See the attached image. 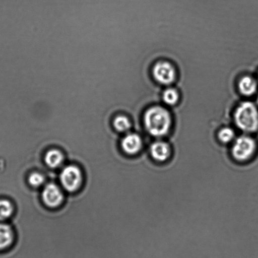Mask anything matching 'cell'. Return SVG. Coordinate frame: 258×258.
Segmentation results:
<instances>
[{
  "mask_svg": "<svg viewBox=\"0 0 258 258\" xmlns=\"http://www.w3.org/2000/svg\"><path fill=\"white\" fill-rule=\"evenodd\" d=\"M240 93L245 96H252L257 91V83L251 77L245 76L242 78L239 82Z\"/></svg>",
  "mask_w": 258,
  "mask_h": 258,
  "instance_id": "9c48e42d",
  "label": "cell"
},
{
  "mask_svg": "<svg viewBox=\"0 0 258 258\" xmlns=\"http://www.w3.org/2000/svg\"><path fill=\"white\" fill-rule=\"evenodd\" d=\"M235 137V133L234 130L230 127H224L222 129L219 133V139L220 142L225 143H229L232 141Z\"/></svg>",
  "mask_w": 258,
  "mask_h": 258,
  "instance_id": "9a60e30c",
  "label": "cell"
},
{
  "mask_svg": "<svg viewBox=\"0 0 258 258\" xmlns=\"http://www.w3.org/2000/svg\"><path fill=\"white\" fill-rule=\"evenodd\" d=\"M29 184L32 186L37 187L42 186L44 182V177L42 175L37 172L31 174L29 177Z\"/></svg>",
  "mask_w": 258,
  "mask_h": 258,
  "instance_id": "2e32d148",
  "label": "cell"
},
{
  "mask_svg": "<svg viewBox=\"0 0 258 258\" xmlns=\"http://www.w3.org/2000/svg\"><path fill=\"white\" fill-rule=\"evenodd\" d=\"M257 103L258 104V96H257Z\"/></svg>",
  "mask_w": 258,
  "mask_h": 258,
  "instance_id": "e0dca14e",
  "label": "cell"
},
{
  "mask_svg": "<svg viewBox=\"0 0 258 258\" xmlns=\"http://www.w3.org/2000/svg\"><path fill=\"white\" fill-rule=\"evenodd\" d=\"M150 154L156 161L164 162L170 157V147L164 142H155L150 147Z\"/></svg>",
  "mask_w": 258,
  "mask_h": 258,
  "instance_id": "ba28073f",
  "label": "cell"
},
{
  "mask_svg": "<svg viewBox=\"0 0 258 258\" xmlns=\"http://www.w3.org/2000/svg\"><path fill=\"white\" fill-rule=\"evenodd\" d=\"M153 75L155 79L163 85L171 84L176 77L174 68L169 62L165 61L159 62L155 65Z\"/></svg>",
  "mask_w": 258,
  "mask_h": 258,
  "instance_id": "5b68a950",
  "label": "cell"
},
{
  "mask_svg": "<svg viewBox=\"0 0 258 258\" xmlns=\"http://www.w3.org/2000/svg\"><path fill=\"white\" fill-rule=\"evenodd\" d=\"M235 124L242 131L253 133L258 130V110L252 102H244L238 106L234 114Z\"/></svg>",
  "mask_w": 258,
  "mask_h": 258,
  "instance_id": "7a4b0ae2",
  "label": "cell"
},
{
  "mask_svg": "<svg viewBox=\"0 0 258 258\" xmlns=\"http://www.w3.org/2000/svg\"><path fill=\"white\" fill-rule=\"evenodd\" d=\"M60 181L67 191L74 192L81 186L82 172L75 165H69L62 169L60 174Z\"/></svg>",
  "mask_w": 258,
  "mask_h": 258,
  "instance_id": "277c9868",
  "label": "cell"
},
{
  "mask_svg": "<svg viewBox=\"0 0 258 258\" xmlns=\"http://www.w3.org/2000/svg\"><path fill=\"white\" fill-rule=\"evenodd\" d=\"M121 147L126 154L135 155L141 150L142 140L139 135L135 134H127L122 140Z\"/></svg>",
  "mask_w": 258,
  "mask_h": 258,
  "instance_id": "52a82bcc",
  "label": "cell"
},
{
  "mask_svg": "<svg viewBox=\"0 0 258 258\" xmlns=\"http://www.w3.org/2000/svg\"><path fill=\"white\" fill-rule=\"evenodd\" d=\"M162 99L165 104L169 105V106H173L178 101V92L174 89H167L163 93Z\"/></svg>",
  "mask_w": 258,
  "mask_h": 258,
  "instance_id": "5bb4252c",
  "label": "cell"
},
{
  "mask_svg": "<svg viewBox=\"0 0 258 258\" xmlns=\"http://www.w3.org/2000/svg\"><path fill=\"white\" fill-rule=\"evenodd\" d=\"M13 212V205L11 202L6 200H0V221L8 219Z\"/></svg>",
  "mask_w": 258,
  "mask_h": 258,
  "instance_id": "7c38bea8",
  "label": "cell"
},
{
  "mask_svg": "<svg viewBox=\"0 0 258 258\" xmlns=\"http://www.w3.org/2000/svg\"><path fill=\"white\" fill-rule=\"evenodd\" d=\"M42 197L44 204L50 208L58 207L63 200V194L61 189L56 184L52 183L45 186Z\"/></svg>",
  "mask_w": 258,
  "mask_h": 258,
  "instance_id": "8992f818",
  "label": "cell"
},
{
  "mask_svg": "<svg viewBox=\"0 0 258 258\" xmlns=\"http://www.w3.org/2000/svg\"><path fill=\"white\" fill-rule=\"evenodd\" d=\"M115 129L119 132H126L131 128L132 124L130 119L124 116H118L113 122Z\"/></svg>",
  "mask_w": 258,
  "mask_h": 258,
  "instance_id": "4fadbf2b",
  "label": "cell"
},
{
  "mask_svg": "<svg viewBox=\"0 0 258 258\" xmlns=\"http://www.w3.org/2000/svg\"><path fill=\"white\" fill-rule=\"evenodd\" d=\"M256 150V144L249 137L242 136L235 140L232 147L233 156L239 161H246L252 157Z\"/></svg>",
  "mask_w": 258,
  "mask_h": 258,
  "instance_id": "3957f363",
  "label": "cell"
},
{
  "mask_svg": "<svg viewBox=\"0 0 258 258\" xmlns=\"http://www.w3.org/2000/svg\"><path fill=\"white\" fill-rule=\"evenodd\" d=\"M14 241V233L9 225L0 224V250L8 248Z\"/></svg>",
  "mask_w": 258,
  "mask_h": 258,
  "instance_id": "30bf717a",
  "label": "cell"
},
{
  "mask_svg": "<svg viewBox=\"0 0 258 258\" xmlns=\"http://www.w3.org/2000/svg\"><path fill=\"white\" fill-rule=\"evenodd\" d=\"M144 124L147 132L152 136H164L171 127V116L164 107H150L144 115Z\"/></svg>",
  "mask_w": 258,
  "mask_h": 258,
  "instance_id": "6da1fadb",
  "label": "cell"
},
{
  "mask_svg": "<svg viewBox=\"0 0 258 258\" xmlns=\"http://www.w3.org/2000/svg\"><path fill=\"white\" fill-rule=\"evenodd\" d=\"M63 155L59 150H51L47 152L45 156L46 164L51 168H57L63 162Z\"/></svg>",
  "mask_w": 258,
  "mask_h": 258,
  "instance_id": "8fae6325",
  "label": "cell"
}]
</instances>
